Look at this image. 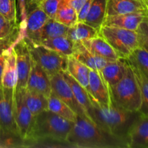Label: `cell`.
Returning a JSON list of instances; mask_svg holds the SVG:
<instances>
[{"mask_svg": "<svg viewBox=\"0 0 148 148\" xmlns=\"http://www.w3.org/2000/svg\"><path fill=\"white\" fill-rule=\"evenodd\" d=\"M74 122L65 119L49 110L35 116L31 131L26 140V147H44L55 143L58 147H70L66 142Z\"/></svg>", "mask_w": 148, "mask_h": 148, "instance_id": "cell-1", "label": "cell"}, {"mask_svg": "<svg viewBox=\"0 0 148 148\" xmlns=\"http://www.w3.org/2000/svg\"><path fill=\"white\" fill-rule=\"evenodd\" d=\"M66 142L72 147L129 148L128 141L105 132L89 117L78 115Z\"/></svg>", "mask_w": 148, "mask_h": 148, "instance_id": "cell-2", "label": "cell"}, {"mask_svg": "<svg viewBox=\"0 0 148 148\" xmlns=\"http://www.w3.org/2000/svg\"><path fill=\"white\" fill-rule=\"evenodd\" d=\"M92 107L89 118L106 132L128 141L130 132L139 116V111H131L117 106L113 103L109 107L98 105L91 98Z\"/></svg>", "mask_w": 148, "mask_h": 148, "instance_id": "cell-3", "label": "cell"}, {"mask_svg": "<svg viewBox=\"0 0 148 148\" xmlns=\"http://www.w3.org/2000/svg\"><path fill=\"white\" fill-rule=\"evenodd\" d=\"M127 68L123 77L110 87L112 101L117 106L131 111H139L141 94L132 67L127 60Z\"/></svg>", "mask_w": 148, "mask_h": 148, "instance_id": "cell-4", "label": "cell"}, {"mask_svg": "<svg viewBox=\"0 0 148 148\" xmlns=\"http://www.w3.org/2000/svg\"><path fill=\"white\" fill-rule=\"evenodd\" d=\"M98 35L103 38L111 45L119 58L122 59H127L139 46L136 30L102 25Z\"/></svg>", "mask_w": 148, "mask_h": 148, "instance_id": "cell-5", "label": "cell"}, {"mask_svg": "<svg viewBox=\"0 0 148 148\" xmlns=\"http://www.w3.org/2000/svg\"><path fill=\"white\" fill-rule=\"evenodd\" d=\"M28 42L32 59L45 71L49 77L66 70L68 57L40 44H35L29 40Z\"/></svg>", "mask_w": 148, "mask_h": 148, "instance_id": "cell-6", "label": "cell"}, {"mask_svg": "<svg viewBox=\"0 0 148 148\" xmlns=\"http://www.w3.org/2000/svg\"><path fill=\"white\" fill-rule=\"evenodd\" d=\"M13 50L16 56L17 69V83L15 88L25 89L27 87L33 63L28 39L25 36H21L13 46Z\"/></svg>", "mask_w": 148, "mask_h": 148, "instance_id": "cell-7", "label": "cell"}, {"mask_svg": "<svg viewBox=\"0 0 148 148\" xmlns=\"http://www.w3.org/2000/svg\"><path fill=\"white\" fill-rule=\"evenodd\" d=\"M25 89L14 88L13 106H14V121L19 134L26 141L31 131L35 116L32 114L25 103Z\"/></svg>", "mask_w": 148, "mask_h": 148, "instance_id": "cell-8", "label": "cell"}, {"mask_svg": "<svg viewBox=\"0 0 148 148\" xmlns=\"http://www.w3.org/2000/svg\"><path fill=\"white\" fill-rule=\"evenodd\" d=\"M51 83V92L58 98L67 104L77 115L80 116H88L86 111L84 110L75 98V95L71 89L70 86L63 76L62 72L56 73V75L49 77Z\"/></svg>", "mask_w": 148, "mask_h": 148, "instance_id": "cell-9", "label": "cell"}, {"mask_svg": "<svg viewBox=\"0 0 148 148\" xmlns=\"http://www.w3.org/2000/svg\"><path fill=\"white\" fill-rule=\"evenodd\" d=\"M14 90L0 85V129L19 134L14 118Z\"/></svg>", "mask_w": 148, "mask_h": 148, "instance_id": "cell-10", "label": "cell"}, {"mask_svg": "<svg viewBox=\"0 0 148 148\" xmlns=\"http://www.w3.org/2000/svg\"><path fill=\"white\" fill-rule=\"evenodd\" d=\"M27 13L25 26H23V33L30 42L35 44H39L40 41L41 31L49 17L38 5H33Z\"/></svg>", "mask_w": 148, "mask_h": 148, "instance_id": "cell-11", "label": "cell"}, {"mask_svg": "<svg viewBox=\"0 0 148 148\" xmlns=\"http://www.w3.org/2000/svg\"><path fill=\"white\" fill-rule=\"evenodd\" d=\"M88 93L101 106L109 107L113 104L109 85L99 71L90 69Z\"/></svg>", "mask_w": 148, "mask_h": 148, "instance_id": "cell-12", "label": "cell"}, {"mask_svg": "<svg viewBox=\"0 0 148 148\" xmlns=\"http://www.w3.org/2000/svg\"><path fill=\"white\" fill-rule=\"evenodd\" d=\"M147 16H148V14L146 10L128 14L106 16L103 25L137 30L140 23Z\"/></svg>", "mask_w": 148, "mask_h": 148, "instance_id": "cell-13", "label": "cell"}, {"mask_svg": "<svg viewBox=\"0 0 148 148\" xmlns=\"http://www.w3.org/2000/svg\"><path fill=\"white\" fill-rule=\"evenodd\" d=\"M26 88L40 92L47 98L50 96L51 92L49 77L33 60Z\"/></svg>", "mask_w": 148, "mask_h": 148, "instance_id": "cell-14", "label": "cell"}, {"mask_svg": "<svg viewBox=\"0 0 148 148\" xmlns=\"http://www.w3.org/2000/svg\"><path fill=\"white\" fill-rule=\"evenodd\" d=\"M129 148H148V117L140 114L128 137Z\"/></svg>", "mask_w": 148, "mask_h": 148, "instance_id": "cell-15", "label": "cell"}, {"mask_svg": "<svg viewBox=\"0 0 148 148\" xmlns=\"http://www.w3.org/2000/svg\"><path fill=\"white\" fill-rule=\"evenodd\" d=\"M72 56L90 69L101 71L109 61L90 51L82 42H75Z\"/></svg>", "mask_w": 148, "mask_h": 148, "instance_id": "cell-16", "label": "cell"}, {"mask_svg": "<svg viewBox=\"0 0 148 148\" xmlns=\"http://www.w3.org/2000/svg\"><path fill=\"white\" fill-rule=\"evenodd\" d=\"M146 10L143 0H107L106 16Z\"/></svg>", "mask_w": 148, "mask_h": 148, "instance_id": "cell-17", "label": "cell"}, {"mask_svg": "<svg viewBox=\"0 0 148 148\" xmlns=\"http://www.w3.org/2000/svg\"><path fill=\"white\" fill-rule=\"evenodd\" d=\"M82 43L90 51L100 57L104 58L108 61L119 59V56L111 45L99 35L88 40H83Z\"/></svg>", "mask_w": 148, "mask_h": 148, "instance_id": "cell-18", "label": "cell"}, {"mask_svg": "<svg viewBox=\"0 0 148 148\" xmlns=\"http://www.w3.org/2000/svg\"><path fill=\"white\" fill-rule=\"evenodd\" d=\"M127 59L119 58L109 61L100 72L109 87H112L124 76L127 68Z\"/></svg>", "mask_w": 148, "mask_h": 148, "instance_id": "cell-19", "label": "cell"}, {"mask_svg": "<svg viewBox=\"0 0 148 148\" xmlns=\"http://www.w3.org/2000/svg\"><path fill=\"white\" fill-rule=\"evenodd\" d=\"M17 83V69L16 56L13 46L9 51L1 75V85L4 88L14 89Z\"/></svg>", "mask_w": 148, "mask_h": 148, "instance_id": "cell-20", "label": "cell"}, {"mask_svg": "<svg viewBox=\"0 0 148 148\" xmlns=\"http://www.w3.org/2000/svg\"><path fill=\"white\" fill-rule=\"evenodd\" d=\"M107 0H92L85 23L99 31L106 16Z\"/></svg>", "mask_w": 148, "mask_h": 148, "instance_id": "cell-21", "label": "cell"}, {"mask_svg": "<svg viewBox=\"0 0 148 148\" xmlns=\"http://www.w3.org/2000/svg\"><path fill=\"white\" fill-rule=\"evenodd\" d=\"M90 68L85 66L77 60L72 56H69L67 59V67L66 72L88 92V85H89V72Z\"/></svg>", "mask_w": 148, "mask_h": 148, "instance_id": "cell-22", "label": "cell"}, {"mask_svg": "<svg viewBox=\"0 0 148 148\" xmlns=\"http://www.w3.org/2000/svg\"><path fill=\"white\" fill-rule=\"evenodd\" d=\"M62 74H63L64 79H66V81L70 86L71 89L75 95V98L80 104L81 106L84 108V110L86 111L87 114L89 117L88 114L92 107V103H91V98L88 92L79 82H77L66 71H62Z\"/></svg>", "mask_w": 148, "mask_h": 148, "instance_id": "cell-23", "label": "cell"}, {"mask_svg": "<svg viewBox=\"0 0 148 148\" xmlns=\"http://www.w3.org/2000/svg\"><path fill=\"white\" fill-rule=\"evenodd\" d=\"M39 44L54 51L62 56L69 57L72 56L75 42L68 38L66 36H59L41 40Z\"/></svg>", "mask_w": 148, "mask_h": 148, "instance_id": "cell-24", "label": "cell"}, {"mask_svg": "<svg viewBox=\"0 0 148 148\" xmlns=\"http://www.w3.org/2000/svg\"><path fill=\"white\" fill-rule=\"evenodd\" d=\"M24 100L26 106L33 116L48 110V98L40 92L25 88Z\"/></svg>", "mask_w": 148, "mask_h": 148, "instance_id": "cell-25", "label": "cell"}, {"mask_svg": "<svg viewBox=\"0 0 148 148\" xmlns=\"http://www.w3.org/2000/svg\"><path fill=\"white\" fill-rule=\"evenodd\" d=\"M99 31L85 22L78 21L76 24L69 27L66 37L73 42H82L98 36Z\"/></svg>", "mask_w": 148, "mask_h": 148, "instance_id": "cell-26", "label": "cell"}, {"mask_svg": "<svg viewBox=\"0 0 148 148\" xmlns=\"http://www.w3.org/2000/svg\"><path fill=\"white\" fill-rule=\"evenodd\" d=\"M48 110L72 122L75 123L77 120V115L76 113L67 104L53 94H51L48 98Z\"/></svg>", "mask_w": 148, "mask_h": 148, "instance_id": "cell-27", "label": "cell"}, {"mask_svg": "<svg viewBox=\"0 0 148 148\" xmlns=\"http://www.w3.org/2000/svg\"><path fill=\"white\" fill-rule=\"evenodd\" d=\"M54 20L67 27H72L78 22L77 12L65 0H62Z\"/></svg>", "mask_w": 148, "mask_h": 148, "instance_id": "cell-28", "label": "cell"}, {"mask_svg": "<svg viewBox=\"0 0 148 148\" xmlns=\"http://www.w3.org/2000/svg\"><path fill=\"white\" fill-rule=\"evenodd\" d=\"M130 65L148 78V49L138 46L127 58Z\"/></svg>", "mask_w": 148, "mask_h": 148, "instance_id": "cell-29", "label": "cell"}, {"mask_svg": "<svg viewBox=\"0 0 148 148\" xmlns=\"http://www.w3.org/2000/svg\"><path fill=\"white\" fill-rule=\"evenodd\" d=\"M68 29L69 27L56 21L54 19L49 18L42 29L40 41L59 36H66Z\"/></svg>", "mask_w": 148, "mask_h": 148, "instance_id": "cell-30", "label": "cell"}, {"mask_svg": "<svg viewBox=\"0 0 148 148\" xmlns=\"http://www.w3.org/2000/svg\"><path fill=\"white\" fill-rule=\"evenodd\" d=\"M21 33L18 28L7 37L0 39V85H1V75L9 51L21 36H24Z\"/></svg>", "mask_w": 148, "mask_h": 148, "instance_id": "cell-31", "label": "cell"}, {"mask_svg": "<svg viewBox=\"0 0 148 148\" xmlns=\"http://www.w3.org/2000/svg\"><path fill=\"white\" fill-rule=\"evenodd\" d=\"M131 66L137 78L141 94V106L139 112L141 115L148 117V78L135 67L132 65Z\"/></svg>", "mask_w": 148, "mask_h": 148, "instance_id": "cell-32", "label": "cell"}, {"mask_svg": "<svg viewBox=\"0 0 148 148\" xmlns=\"http://www.w3.org/2000/svg\"><path fill=\"white\" fill-rule=\"evenodd\" d=\"M26 147V141L17 133L0 129V148Z\"/></svg>", "mask_w": 148, "mask_h": 148, "instance_id": "cell-33", "label": "cell"}, {"mask_svg": "<svg viewBox=\"0 0 148 148\" xmlns=\"http://www.w3.org/2000/svg\"><path fill=\"white\" fill-rule=\"evenodd\" d=\"M0 14L10 21L17 22V0H0Z\"/></svg>", "mask_w": 148, "mask_h": 148, "instance_id": "cell-34", "label": "cell"}, {"mask_svg": "<svg viewBox=\"0 0 148 148\" xmlns=\"http://www.w3.org/2000/svg\"><path fill=\"white\" fill-rule=\"evenodd\" d=\"M62 0H39L36 5H38L49 18L54 19Z\"/></svg>", "mask_w": 148, "mask_h": 148, "instance_id": "cell-35", "label": "cell"}, {"mask_svg": "<svg viewBox=\"0 0 148 148\" xmlns=\"http://www.w3.org/2000/svg\"><path fill=\"white\" fill-rule=\"evenodd\" d=\"M18 28L17 22L10 21L0 14V39L7 37Z\"/></svg>", "mask_w": 148, "mask_h": 148, "instance_id": "cell-36", "label": "cell"}, {"mask_svg": "<svg viewBox=\"0 0 148 148\" xmlns=\"http://www.w3.org/2000/svg\"><path fill=\"white\" fill-rule=\"evenodd\" d=\"M139 46L148 49V16L143 20L136 30Z\"/></svg>", "mask_w": 148, "mask_h": 148, "instance_id": "cell-37", "label": "cell"}, {"mask_svg": "<svg viewBox=\"0 0 148 148\" xmlns=\"http://www.w3.org/2000/svg\"><path fill=\"white\" fill-rule=\"evenodd\" d=\"M92 1V0H87V1H85V4L82 5V7H81L80 10H79V12L77 13L78 21L79 22L85 21V18H86L87 15H88V12H89L90 10V8Z\"/></svg>", "mask_w": 148, "mask_h": 148, "instance_id": "cell-38", "label": "cell"}, {"mask_svg": "<svg viewBox=\"0 0 148 148\" xmlns=\"http://www.w3.org/2000/svg\"><path fill=\"white\" fill-rule=\"evenodd\" d=\"M87 0H65L66 2H67L69 5L72 6L74 9L77 11V12H79L81 7H82Z\"/></svg>", "mask_w": 148, "mask_h": 148, "instance_id": "cell-39", "label": "cell"}, {"mask_svg": "<svg viewBox=\"0 0 148 148\" xmlns=\"http://www.w3.org/2000/svg\"><path fill=\"white\" fill-rule=\"evenodd\" d=\"M36 1V0H27V1H26V2H27V6L31 7V6L35 5Z\"/></svg>", "mask_w": 148, "mask_h": 148, "instance_id": "cell-40", "label": "cell"}, {"mask_svg": "<svg viewBox=\"0 0 148 148\" xmlns=\"http://www.w3.org/2000/svg\"><path fill=\"white\" fill-rule=\"evenodd\" d=\"M143 2H144L145 6V9L146 11H147V14H148V0H143Z\"/></svg>", "mask_w": 148, "mask_h": 148, "instance_id": "cell-41", "label": "cell"}, {"mask_svg": "<svg viewBox=\"0 0 148 148\" xmlns=\"http://www.w3.org/2000/svg\"><path fill=\"white\" fill-rule=\"evenodd\" d=\"M37 1H38V0H36V3H35V4H36V3H37Z\"/></svg>", "mask_w": 148, "mask_h": 148, "instance_id": "cell-42", "label": "cell"}]
</instances>
